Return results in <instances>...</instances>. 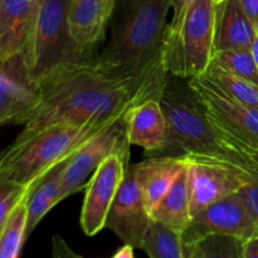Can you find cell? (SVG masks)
I'll use <instances>...</instances> for the list:
<instances>
[{"label":"cell","mask_w":258,"mask_h":258,"mask_svg":"<svg viewBox=\"0 0 258 258\" xmlns=\"http://www.w3.org/2000/svg\"><path fill=\"white\" fill-rule=\"evenodd\" d=\"M168 77L164 66L138 76H121L105 70L91 54L67 60L37 83L35 102L15 141L50 126L120 120L133 106L160 97Z\"/></svg>","instance_id":"1"},{"label":"cell","mask_w":258,"mask_h":258,"mask_svg":"<svg viewBox=\"0 0 258 258\" xmlns=\"http://www.w3.org/2000/svg\"><path fill=\"white\" fill-rule=\"evenodd\" d=\"M169 0H122L115 8L110 40L96 60L121 76H138L164 66Z\"/></svg>","instance_id":"2"},{"label":"cell","mask_w":258,"mask_h":258,"mask_svg":"<svg viewBox=\"0 0 258 258\" xmlns=\"http://www.w3.org/2000/svg\"><path fill=\"white\" fill-rule=\"evenodd\" d=\"M116 121L97 125H55L25 140H14L0 154V180L34 186L53 168L67 161L86 141Z\"/></svg>","instance_id":"3"},{"label":"cell","mask_w":258,"mask_h":258,"mask_svg":"<svg viewBox=\"0 0 258 258\" xmlns=\"http://www.w3.org/2000/svg\"><path fill=\"white\" fill-rule=\"evenodd\" d=\"M70 0H42L22 55L30 82L37 83L57 66L91 54L75 43L68 24Z\"/></svg>","instance_id":"4"},{"label":"cell","mask_w":258,"mask_h":258,"mask_svg":"<svg viewBox=\"0 0 258 258\" xmlns=\"http://www.w3.org/2000/svg\"><path fill=\"white\" fill-rule=\"evenodd\" d=\"M166 120V139L161 154L181 156L188 153H222L217 134L189 85L168 77L159 97Z\"/></svg>","instance_id":"5"},{"label":"cell","mask_w":258,"mask_h":258,"mask_svg":"<svg viewBox=\"0 0 258 258\" xmlns=\"http://www.w3.org/2000/svg\"><path fill=\"white\" fill-rule=\"evenodd\" d=\"M214 0H197L176 33H166L163 63L166 72L178 78L203 75L211 63L216 35Z\"/></svg>","instance_id":"6"},{"label":"cell","mask_w":258,"mask_h":258,"mask_svg":"<svg viewBox=\"0 0 258 258\" xmlns=\"http://www.w3.org/2000/svg\"><path fill=\"white\" fill-rule=\"evenodd\" d=\"M190 183L191 214L222 198L238 193L251 181L248 174L223 153L185 154Z\"/></svg>","instance_id":"7"},{"label":"cell","mask_w":258,"mask_h":258,"mask_svg":"<svg viewBox=\"0 0 258 258\" xmlns=\"http://www.w3.org/2000/svg\"><path fill=\"white\" fill-rule=\"evenodd\" d=\"M126 115V113H125ZM130 148L126 138L125 116L86 141L62 169V198L86 189L98 166L112 153Z\"/></svg>","instance_id":"8"},{"label":"cell","mask_w":258,"mask_h":258,"mask_svg":"<svg viewBox=\"0 0 258 258\" xmlns=\"http://www.w3.org/2000/svg\"><path fill=\"white\" fill-rule=\"evenodd\" d=\"M128 164L130 148L112 153L88 181L81 213V227L87 236H95L106 227L108 212Z\"/></svg>","instance_id":"9"},{"label":"cell","mask_w":258,"mask_h":258,"mask_svg":"<svg viewBox=\"0 0 258 258\" xmlns=\"http://www.w3.org/2000/svg\"><path fill=\"white\" fill-rule=\"evenodd\" d=\"M188 85L211 120L258 148V107L227 95L202 76L189 78Z\"/></svg>","instance_id":"10"},{"label":"cell","mask_w":258,"mask_h":258,"mask_svg":"<svg viewBox=\"0 0 258 258\" xmlns=\"http://www.w3.org/2000/svg\"><path fill=\"white\" fill-rule=\"evenodd\" d=\"M151 219L136 179V164H128L108 212L105 228L111 229L123 243L140 249Z\"/></svg>","instance_id":"11"},{"label":"cell","mask_w":258,"mask_h":258,"mask_svg":"<svg viewBox=\"0 0 258 258\" xmlns=\"http://www.w3.org/2000/svg\"><path fill=\"white\" fill-rule=\"evenodd\" d=\"M256 232V223L246 203L239 193H234L209 204L193 216L181 236L183 243H189L211 233L233 234L246 239Z\"/></svg>","instance_id":"12"},{"label":"cell","mask_w":258,"mask_h":258,"mask_svg":"<svg viewBox=\"0 0 258 258\" xmlns=\"http://www.w3.org/2000/svg\"><path fill=\"white\" fill-rule=\"evenodd\" d=\"M37 86L30 82L22 58H15L0 70V126L23 123L35 102Z\"/></svg>","instance_id":"13"},{"label":"cell","mask_w":258,"mask_h":258,"mask_svg":"<svg viewBox=\"0 0 258 258\" xmlns=\"http://www.w3.org/2000/svg\"><path fill=\"white\" fill-rule=\"evenodd\" d=\"M40 0H0V53L4 64L22 57Z\"/></svg>","instance_id":"14"},{"label":"cell","mask_w":258,"mask_h":258,"mask_svg":"<svg viewBox=\"0 0 258 258\" xmlns=\"http://www.w3.org/2000/svg\"><path fill=\"white\" fill-rule=\"evenodd\" d=\"M117 0H70L68 24L72 39L83 49H92L103 38Z\"/></svg>","instance_id":"15"},{"label":"cell","mask_w":258,"mask_h":258,"mask_svg":"<svg viewBox=\"0 0 258 258\" xmlns=\"http://www.w3.org/2000/svg\"><path fill=\"white\" fill-rule=\"evenodd\" d=\"M126 138L130 145L160 153L165 145L166 120L159 98H149L133 106L125 115Z\"/></svg>","instance_id":"16"},{"label":"cell","mask_w":258,"mask_h":258,"mask_svg":"<svg viewBox=\"0 0 258 258\" xmlns=\"http://www.w3.org/2000/svg\"><path fill=\"white\" fill-rule=\"evenodd\" d=\"M185 165L186 159L184 155L150 158L136 164V179L150 214Z\"/></svg>","instance_id":"17"},{"label":"cell","mask_w":258,"mask_h":258,"mask_svg":"<svg viewBox=\"0 0 258 258\" xmlns=\"http://www.w3.org/2000/svg\"><path fill=\"white\" fill-rule=\"evenodd\" d=\"M257 34L239 0H223L217 4L214 50L251 48Z\"/></svg>","instance_id":"18"},{"label":"cell","mask_w":258,"mask_h":258,"mask_svg":"<svg viewBox=\"0 0 258 258\" xmlns=\"http://www.w3.org/2000/svg\"><path fill=\"white\" fill-rule=\"evenodd\" d=\"M151 218L166 224L180 233L188 228L193 218L188 160L170 189L154 208Z\"/></svg>","instance_id":"19"},{"label":"cell","mask_w":258,"mask_h":258,"mask_svg":"<svg viewBox=\"0 0 258 258\" xmlns=\"http://www.w3.org/2000/svg\"><path fill=\"white\" fill-rule=\"evenodd\" d=\"M59 164L45 174L30 190L27 199L28 206V236L32 233L45 214L63 201L62 198V169Z\"/></svg>","instance_id":"20"},{"label":"cell","mask_w":258,"mask_h":258,"mask_svg":"<svg viewBox=\"0 0 258 258\" xmlns=\"http://www.w3.org/2000/svg\"><path fill=\"white\" fill-rule=\"evenodd\" d=\"M244 238L233 234L211 233L184 243V258H242Z\"/></svg>","instance_id":"21"},{"label":"cell","mask_w":258,"mask_h":258,"mask_svg":"<svg viewBox=\"0 0 258 258\" xmlns=\"http://www.w3.org/2000/svg\"><path fill=\"white\" fill-rule=\"evenodd\" d=\"M140 249L151 258H184L183 236L166 224L151 219Z\"/></svg>","instance_id":"22"},{"label":"cell","mask_w":258,"mask_h":258,"mask_svg":"<svg viewBox=\"0 0 258 258\" xmlns=\"http://www.w3.org/2000/svg\"><path fill=\"white\" fill-rule=\"evenodd\" d=\"M201 76L236 100L258 107V85L256 83L228 72L213 60H211L207 71Z\"/></svg>","instance_id":"23"},{"label":"cell","mask_w":258,"mask_h":258,"mask_svg":"<svg viewBox=\"0 0 258 258\" xmlns=\"http://www.w3.org/2000/svg\"><path fill=\"white\" fill-rule=\"evenodd\" d=\"M23 199L14 208L0 232V258H18L28 237V206Z\"/></svg>","instance_id":"24"},{"label":"cell","mask_w":258,"mask_h":258,"mask_svg":"<svg viewBox=\"0 0 258 258\" xmlns=\"http://www.w3.org/2000/svg\"><path fill=\"white\" fill-rule=\"evenodd\" d=\"M212 60L228 72L258 85V68L251 48L214 50Z\"/></svg>","instance_id":"25"},{"label":"cell","mask_w":258,"mask_h":258,"mask_svg":"<svg viewBox=\"0 0 258 258\" xmlns=\"http://www.w3.org/2000/svg\"><path fill=\"white\" fill-rule=\"evenodd\" d=\"M33 186H23L12 181L0 180V232L15 207L29 196Z\"/></svg>","instance_id":"26"},{"label":"cell","mask_w":258,"mask_h":258,"mask_svg":"<svg viewBox=\"0 0 258 258\" xmlns=\"http://www.w3.org/2000/svg\"><path fill=\"white\" fill-rule=\"evenodd\" d=\"M173 9V19L169 23L166 33H176L183 25L186 14L197 0H169Z\"/></svg>","instance_id":"27"},{"label":"cell","mask_w":258,"mask_h":258,"mask_svg":"<svg viewBox=\"0 0 258 258\" xmlns=\"http://www.w3.org/2000/svg\"><path fill=\"white\" fill-rule=\"evenodd\" d=\"M238 193L244 201V203H246L252 218L254 219V223H256L257 228L256 233H258V181L251 180Z\"/></svg>","instance_id":"28"},{"label":"cell","mask_w":258,"mask_h":258,"mask_svg":"<svg viewBox=\"0 0 258 258\" xmlns=\"http://www.w3.org/2000/svg\"><path fill=\"white\" fill-rule=\"evenodd\" d=\"M239 3L258 32V0H239Z\"/></svg>","instance_id":"29"},{"label":"cell","mask_w":258,"mask_h":258,"mask_svg":"<svg viewBox=\"0 0 258 258\" xmlns=\"http://www.w3.org/2000/svg\"><path fill=\"white\" fill-rule=\"evenodd\" d=\"M242 258H258V233L244 239Z\"/></svg>","instance_id":"30"},{"label":"cell","mask_w":258,"mask_h":258,"mask_svg":"<svg viewBox=\"0 0 258 258\" xmlns=\"http://www.w3.org/2000/svg\"><path fill=\"white\" fill-rule=\"evenodd\" d=\"M134 247L131 244L123 243L122 247L113 253V258H134Z\"/></svg>","instance_id":"31"},{"label":"cell","mask_w":258,"mask_h":258,"mask_svg":"<svg viewBox=\"0 0 258 258\" xmlns=\"http://www.w3.org/2000/svg\"><path fill=\"white\" fill-rule=\"evenodd\" d=\"M251 50H252V54H253L254 62H256L257 68H258V34H257V37L254 38L253 43H252Z\"/></svg>","instance_id":"32"},{"label":"cell","mask_w":258,"mask_h":258,"mask_svg":"<svg viewBox=\"0 0 258 258\" xmlns=\"http://www.w3.org/2000/svg\"><path fill=\"white\" fill-rule=\"evenodd\" d=\"M5 64H4V60H3V57H2V53H0V70H4Z\"/></svg>","instance_id":"33"},{"label":"cell","mask_w":258,"mask_h":258,"mask_svg":"<svg viewBox=\"0 0 258 258\" xmlns=\"http://www.w3.org/2000/svg\"><path fill=\"white\" fill-rule=\"evenodd\" d=\"M223 2V0H214V3H216V4H218V3H222Z\"/></svg>","instance_id":"34"},{"label":"cell","mask_w":258,"mask_h":258,"mask_svg":"<svg viewBox=\"0 0 258 258\" xmlns=\"http://www.w3.org/2000/svg\"><path fill=\"white\" fill-rule=\"evenodd\" d=\"M40 2H42V0H40Z\"/></svg>","instance_id":"35"}]
</instances>
